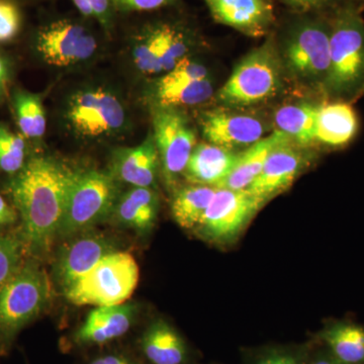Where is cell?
I'll use <instances>...</instances> for the list:
<instances>
[{"label": "cell", "mask_w": 364, "mask_h": 364, "mask_svg": "<svg viewBox=\"0 0 364 364\" xmlns=\"http://www.w3.org/2000/svg\"><path fill=\"white\" fill-rule=\"evenodd\" d=\"M76 170L55 158L33 157L14 174L9 193L23 225L25 246L36 255L50 250L65 210Z\"/></svg>", "instance_id": "cell-1"}, {"label": "cell", "mask_w": 364, "mask_h": 364, "mask_svg": "<svg viewBox=\"0 0 364 364\" xmlns=\"http://www.w3.org/2000/svg\"><path fill=\"white\" fill-rule=\"evenodd\" d=\"M330 25V69L324 90L336 97H356L364 85V20L353 2L333 9Z\"/></svg>", "instance_id": "cell-2"}, {"label": "cell", "mask_w": 364, "mask_h": 364, "mask_svg": "<svg viewBox=\"0 0 364 364\" xmlns=\"http://www.w3.org/2000/svg\"><path fill=\"white\" fill-rule=\"evenodd\" d=\"M62 112L67 130L87 142L121 136L130 124L124 100L105 85L81 86L72 91Z\"/></svg>", "instance_id": "cell-3"}, {"label": "cell", "mask_w": 364, "mask_h": 364, "mask_svg": "<svg viewBox=\"0 0 364 364\" xmlns=\"http://www.w3.org/2000/svg\"><path fill=\"white\" fill-rule=\"evenodd\" d=\"M284 64L272 36L237 64L217 100L229 109L252 107L277 97L282 90Z\"/></svg>", "instance_id": "cell-4"}, {"label": "cell", "mask_w": 364, "mask_h": 364, "mask_svg": "<svg viewBox=\"0 0 364 364\" xmlns=\"http://www.w3.org/2000/svg\"><path fill=\"white\" fill-rule=\"evenodd\" d=\"M51 291L45 270L35 261L23 263L0 291V351L9 350L18 333L44 312Z\"/></svg>", "instance_id": "cell-5"}, {"label": "cell", "mask_w": 364, "mask_h": 364, "mask_svg": "<svg viewBox=\"0 0 364 364\" xmlns=\"http://www.w3.org/2000/svg\"><path fill=\"white\" fill-rule=\"evenodd\" d=\"M117 183L111 172L76 171L67 196L58 238L65 240L112 217L119 196Z\"/></svg>", "instance_id": "cell-6"}, {"label": "cell", "mask_w": 364, "mask_h": 364, "mask_svg": "<svg viewBox=\"0 0 364 364\" xmlns=\"http://www.w3.org/2000/svg\"><path fill=\"white\" fill-rule=\"evenodd\" d=\"M279 53L291 75L324 87L330 69L329 20L301 18L291 21Z\"/></svg>", "instance_id": "cell-7"}, {"label": "cell", "mask_w": 364, "mask_h": 364, "mask_svg": "<svg viewBox=\"0 0 364 364\" xmlns=\"http://www.w3.org/2000/svg\"><path fill=\"white\" fill-rule=\"evenodd\" d=\"M139 282V267L128 252L109 254L63 291L75 306H116L131 298Z\"/></svg>", "instance_id": "cell-8"}, {"label": "cell", "mask_w": 364, "mask_h": 364, "mask_svg": "<svg viewBox=\"0 0 364 364\" xmlns=\"http://www.w3.org/2000/svg\"><path fill=\"white\" fill-rule=\"evenodd\" d=\"M153 136L159 154L163 177L168 188L183 174L198 144L196 132L179 109L153 107Z\"/></svg>", "instance_id": "cell-9"}, {"label": "cell", "mask_w": 364, "mask_h": 364, "mask_svg": "<svg viewBox=\"0 0 364 364\" xmlns=\"http://www.w3.org/2000/svg\"><path fill=\"white\" fill-rule=\"evenodd\" d=\"M263 205L246 189L218 188L196 230L208 241L228 243L243 231Z\"/></svg>", "instance_id": "cell-10"}, {"label": "cell", "mask_w": 364, "mask_h": 364, "mask_svg": "<svg viewBox=\"0 0 364 364\" xmlns=\"http://www.w3.org/2000/svg\"><path fill=\"white\" fill-rule=\"evenodd\" d=\"M214 97V82L207 67L186 57L171 70L162 74L152 87L155 107H196Z\"/></svg>", "instance_id": "cell-11"}, {"label": "cell", "mask_w": 364, "mask_h": 364, "mask_svg": "<svg viewBox=\"0 0 364 364\" xmlns=\"http://www.w3.org/2000/svg\"><path fill=\"white\" fill-rule=\"evenodd\" d=\"M63 241L53 265V279L62 291L75 284L105 256L117 251L114 239L95 228Z\"/></svg>", "instance_id": "cell-12"}, {"label": "cell", "mask_w": 364, "mask_h": 364, "mask_svg": "<svg viewBox=\"0 0 364 364\" xmlns=\"http://www.w3.org/2000/svg\"><path fill=\"white\" fill-rule=\"evenodd\" d=\"M97 41L85 28L71 21L45 26L37 37V50L46 63L59 68L90 61L97 51Z\"/></svg>", "instance_id": "cell-13"}, {"label": "cell", "mask_w": 364, "mask_h": 364, "mask_svg": "<svg viewBox=\"0 0 364 364\" xmlns=\"http://www.w3.org/2000/svg\"><path fill=\"white\" fill-rule=\"evenodd\" d=\"M198 124L205 142L236 151L258 142L268 130L259 117L233 112L229 107L203 112Z\"/></svg>", "instance_id": "cell-14"}, {"label": "cell", "mask_w": 364, "mask_h": 364, "mask_svg": "<svg viewBox=\"0 0 364 364\" xmlns=\"http://www.w3.org/2000/svg\"><path fill=\"white\" fill-rule=\"evenodd\" d=\"M310 160L308 148L299 147L291 141L280 144L270 153L262 171L246 191L267 203L291 188Z\"/></svg>", "instance_id": "cell-15"}, {"label": "cell", "mask_w": 364, "mask_h": 364, "mask_svg": "<svg viewBox=\"0 0 364 364\" xmlns=\"http://www.w3.org/2000/svg\"><path fill=\"white\" fill-rule=\"evenodd\" d=\"M218 23L251 38L265 37L274 26L272 0H203Z\"/></svg>", "instance_id": "cell-16"}, {"label": "cell", "mask_w": 364, "mask_h": 364, "mask_svg": "<svg viewBox=\"0 0 364 364\" xmlns=\"http://www.w3.org/2000/svg\"><path fill=\"white\" fill-rule=\"evenodd\" d=\"M136 315V306L134 304L97 306L72 334L71 342L77 347L111 343L130 331Z\"/></svg>", "instance_id": "cell-17"}, {"label": "cell", "mask_w": 364, "mask_h": 364, "mask_svg": "<svg viewBox=\"0 0 364 364\" xmlns=\"http://www.w3.org/2000/svg\"><path fill=\"white\" fill-rule=\"evenodd\" d=\"M160 160L154 136L150 134L140 145L119 148L112 158V176L119 182L134 188L155 186L159 171Z\"/></svg>", "instance_id": "cell-18"}, {"label": "cell", "mask_w": 364, "mask_h": 364, "mask_svg": "<svg viewBox=\"0 0 364 364\" xmlns=\"http://www.w3.org/2000/svg\"><path fill=\"white\" fill-rule=\"evenodd\" d=\"M240 153L208 142L196 144L183 176L193 184L220 188L238 162Z\"/></svg>", "instance_id": "cell-19"}, {"label": "cell", "mask_w": 364, "mask_h": 364, "mask_svg": "<svg viewBox=\"0 0 364 364\" xmlns=\"http://www.w3.org/2000/svg\"><path fill=\"white\" fill-rule=\"evenodd\" d=\"M359 121L355 109L344 100L318 105L316 142L342 148L355 138Z\"/></svg>", "instance_id": "cell-20"}, {"label": "cell", "mask_w": 364, "mask_h": 364, "mask_svg": "<svg viewBox=\"0 0 364 364\" xmlns=\"http://www.w3.org/2000/svg\"><path fill=\"white\" fill-rule=\"evenodd\" d=\"M159 198L154 188H132L117 198L112 217L139 233L150 232L157 221Z\"/></svg>", "instance_id": "cell-21"}, {"label": "cell", "mask_w": 364, "mask_h": 364, "mask_svg": "<svg viewBox=\"0 0 364 364\" xmlns=\"http://www.w3.org/2000/svg\"><path fill=\"white\" fill-rule=\"evenodd\" d=\"M140 348L151 364H183L188 355L181 335L163 318L153 321L146 328L141 336Z\"/></svg>", "instance_id": "cell-22"}, {"label": "cell", "mask_w": 364, "mask_h": 364, "mask_svg": "<svg viewBox=\"0 0 364 364\" xmlns=\"http://www.w3.org/2000/svg\"><path fill=\"white\" fill-rule=\"evenodd\" d=\"M287 141L291 140L282 132L275 130L270 135L251 145L244 152L240 153V157L233 171L220 188L247 189L262 171L273 149Z\"/></svg>", "instance_id": "cell-23"}, {"label": "cell", "mask_w": 364, "mask_h": 364, "mask_svg": "<svg viewBox=\"0 0 364 364\" xmlns=\"http://www.w3.org/2000/svg\"><path fill=\"white\" fill-rule=\"evenodd\" d=\"M326 349L343 364H364V326L338 321L318 334Z\"/></svg>", "instance_id": "cell-24"}, {"label": "cell", "mask_w": 364, "mask_h": 364, "mask_svg": "<svg viewBox=\"0 0 364 364\" xmlns=\"http://www.w3.org/2000/svg\"><path fill=\"white\" fill-rule=\"evenodd\" d=\"M318 109V105L309 102L284 105L275 112L277 130L299 147L308 148L316 143Z\"/></svg>", "instance_id": "cell-25"}, {"label": "cell", "mask_w": 364, "mask_h": 364, "mask_svg": "<svg viewBox=\"0 0 364 364\" xmlns=\"http://www.w3.org/2000/svg\"><path fill=\"white\" fill-rule=\"evenodd\" d=\"M217 188L191 183V186L178 189L171 203L174 221L183 229H196L202 222Z\"/></svg>", "instance_id": "cell-26"}, {"label": "cell", "mask_w": 364, "mask_h": 364, "mask_svg": "<svg viewBox=\"0 0 364 364\" xmlns=\"http://www.w3.org/2000/svg\"><path fill=\"white\" fill-rule=\"evenodd\" d=\"M14 105L21 134L26 138H42L47 127V119L40 95L18 91L14 95Z\"/></svg>", "instance_id": "cell-27"}, {"label": "cell", "mask_w": 364, "mask_h": 364, "mask_svg": "<svg viewBox=\"0 0 364 364\" xmlns=\"http://www.w3.org/2000/svg\"><path fill=\"white\" fill-rule=\"evenodd\" d=\"M191 31L183 26L162 23L161 44H160L159 64L161 74L174 68L188 54L191 50Z\"/></svg>", "instance_id": "cell-28"}, {"label": "cell", "mask_w": 364, "mask_h": 364, "mask_svg": "<svg viewBox=\"0 0 364 364\" xmlns=\"http://www.w3.org/2000/svg\"><path fill=\"white\" fill-rule=\"evenodd\" d=\"M162 23L144 28L136 37L133 48V61L136 69L145 75L161 74L159 64Z\"/></svg>", "instance_id": "cell-29"}, {"label": "cell", "mask_w": 364, "mask_h": 364, "mask_svg": "<svg viewBox=\"0 0 364 364\" xmlns=\"http://www.w3.org/2000/svg\"><path fill=\"white\" fill-rule=\"evenodd\" d=\"M25 164V140L0 124V169L6 173L16 174Z\"/></svg>", "instance_id": "cell-30"}, {"label": "cell", "mask_w": 364, "mask_h": 364, "mask_svg": "<svg viewBox=\"0 0 364 364\" xmlns=\"http://www.w3.org/2000/svg\"><path fill=\"white\" fill-rule=\"evenodd\" d=\"M23 246L16 237L0 235V291L23 265Z\"/></svg>", "instance_id": "cell-31"}, {"label": "cell", "mask_w": 364, "mask_h": 364, "mask_svg": "<svg viewBox=\"0 0 364 364\" xmlns=\"http://www.w3.org/2000/svg\"><path fill=\"white\" fill-rule=\"evenodd\" d=\"M18 9L13 4L0 0V42L13 39L20 28Z\"/></svg>", "instance_id": "cell-32"}, {"label": "cell", "mask_w": 364, "mask_h": 364, "mask_svg": "<svg viewBox=\"0 0 364 364\" xmlns=\"http://www.w3.org/2000/svg\"><path fill=\"white\" fill-rule=\"evenodd\" d=\"M253 364H306L303 354L291 349H269L261 354Z\"/></svg>", "instance_id": "cell-33"}, {"label": "cell", "mask_w": 364, "mask_h": 364, "mask_svg": "<svg viewBox=\"0 0 364 364\" xmlns=\"http://www.w3.org/2000/svg\"><path fill=\"white\" fill-rule=\"evenodd\" d=\"M112 6L123 11H155L173 4L177 0H111Z\"/></svg>", "instance_id": "cell-34"}, {"label": "cell", "mask_w": 364, "mask_h": 364, "mask_svg": "<svg viewBox=\"0 0 364 364\" xmlns=\"http://www.w3.org/2000/svg\"><path fill=\"white\" fill-rule=\"evenodd\" d=\"M280 1L299 13H311V11H322V9H334L345 0H280Z\"/></svg>", "instance_id": "cell-35"}, {"label": "cell", "mask_w": 364, "mask_h": 364, "mask_svg": "<svg viewBox=\"0 0 364 364\" xmlns=\"http://www.w3.org/2000/svg\"><path fill=\"white\" fill-rule=\"evenodd\" d=\"M88 2L95 20L100 21L105 28L111 25L112 6L111 0H88Z\"/></svg>", "instance_id": "cell-36"}, {"label": "cell", "mask_w": 364, "mask_h": 364, "mask_svg": "<svg viewBox=\"0 0 364 364\" xmlns=\"http://www.w3.org/2000/svg\"><path fill=\"white\" fill-rule=\"evenodd\" d=\"M87 364H139L130 356L123 353H105L91 359Z\"/></svg>", "instance_id": "cell-37"}, {"label": "cell", "mask_w": 364, "mask_h": 364, "mask_svg": "<svg viewBox=\"0 0 364 364\" xmlns=\"http://www.w3.org/2000/svg\"><path fill=\"white\" fill-rule=\"evenodd\" d=\"M18 218L16 210L11 208L0 196V225L11 224Z\"/></svg>", "instance_id": "cell-38"}, {"label": "cell", "mask_w": 364, "mask_h": 364, "mask_svg": "<svg viewBox=\"0 0 364 364\" xmlns=\"http://www.w3.org/2000/svg\"><path fill=\"white\" fill-rule=\"evenodd\" d=\"M309 364H343L340 363L338 359L334 358L327 349L320 352L310 361Z\"/></svg>", "instance_id": "cell-39"}, {"label": "cell", "mask_w": 364, "mask_h": 364, "mask_svg": "<svg viewBox=\"0 0 364 364\" xmlns=\"http://www.w3.org/2000/svg\"><path fill=\"white\" fill-rule=\"evenodd\" d=\"M72 1H73L74 6L77 7L78 11L86 18H95L88 0H72Z\"/></svg>", "instance_id": "cell-40"}, {"label": "cell", "mask_w": 364, "mask_h": 364, "mask_svg": "<svg viewBox=\"0 0 364 364\" xmlns=\"http://www.w3.org/2000/svg\"><path fill=\"white\" fill-rule=\"evenodd\" d=\"M7 78H9V68L4 57L0 55V92L6 87Z\"/></svg>", "instance_id": "cell-41"}, {"label": "cell", "mask_w": 364, "mask_h": 364, "mask_svg": "<svg viewBox=\"0 0 364 364\" xmlns=\"http://www.w3.org/2000/svg\"><path fill=\"white\" fill-rule=\"evenodd\" d=\"M364 97V85L363 87L360 88V90L358 91V95H356L355 98Z\"/></svg>", "instance_id": "cell-42"}]
</instances>
